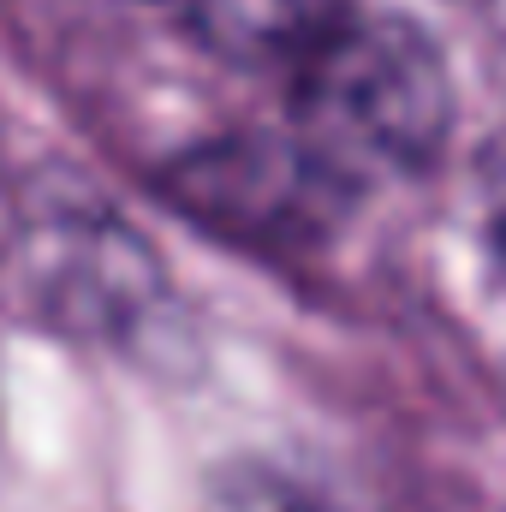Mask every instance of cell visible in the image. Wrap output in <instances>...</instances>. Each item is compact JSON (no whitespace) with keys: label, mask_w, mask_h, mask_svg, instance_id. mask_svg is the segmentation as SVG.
<instances>
[{"label":"cell","mask_w":506,"mask_h":512,"mask_svg":"<svg viewBox=\"0 0 506 512\" xmlns=\"http://www.w3.org/2000/svg\"><path fill=\"white\" fill-rule=\"evenodd\" d=\"M149 6L197 48L233 66H268V60L304 66L352 18L346 0H149Z\"/></svg>","instance_id":"7a4b0ae2"},{"label":"cell","mask_w":506,"mask_h":512,"mask_svg":"<svg viewBox=\"0 0 506 512\" xmlns=\"http://www.w3.org/2000/svg\"><path fill=\"white\" fill-rule=\"evenodd\" d=\"M304 155L328 185L423 167L453 120L441 54L393 18H346L292 84Z\"/></svg>","instance_id":"6da1fadb"}]
</instances>
